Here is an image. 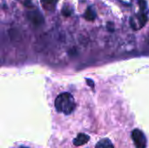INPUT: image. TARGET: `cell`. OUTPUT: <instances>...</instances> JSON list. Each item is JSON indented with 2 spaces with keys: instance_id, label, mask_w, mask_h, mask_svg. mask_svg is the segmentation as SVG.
Returning a JSON list of instances; mask_svg holds the SVG:
<instances>
[{
  "instance_id": "cell-1",
  "label": "cell",
  "mask_w": 149,
  "mask_h": 148,
  "mask_svg": "<svg viewBox=\"0 0 149 148\" xmlns=\"http://www.w3.org/2000/svg\"><path fill=\"white\" fill-rule=\"evenodd\" d=\"M54 105L58 113H62L65 115L71 114L76 107L74 98L69 92H63L59 94L56 98Z\"/></svg>"
},
{
  "instance_id": "cell-2",
  "label": "cell",
  "mask_w": 149,
  "mask_h": 148,
  "mask_svg": "<svg viewBox=\"0 0 149 148\" xmlns=\"http://www.w3.org/2000/svg\"><path fill=\"white\" fill-rule=\"evenodd\" d=\"M132 139L136 148L147 147V138L143 132L139 129H135L132 133Z\"/></svg>"
},
{
  "instance_id": "cell-3",
  "label": "cell",
  "mask_w": 149,
  "mask_h": 148,
  "mask_svg": "<svg viewBox=\"0 0 149 148\" xmlns=\"http://www.w3.org/2000/svg\"><path fill=\"white\" fill-rule=\"evenodd\" d=\"M27 17L29 18V20L34 24V25H41L44 23V17L43 15L40 13L39 10H32L28 12Z\"/></svg>"
},
{
  "instance_id": "cell-4",
  "label": "cell",
  "mask_w": 149,
  "mask_h": 148,
  "mask_svg": "<svg viewBox=\"0 0 149 148\" xmlns=\"http://www.w3.org/2000/svg\"><path fill=\"white\" fill-rule=\"evenodd\" d=\"M90 140V137L86 133H79L73 140V145L76 147H80L86 144Z\"/></svg>"
},
{
  "instance_id": "cell-5",
  "label": "cell",
  "mask_w": 149,
  "mask_h": 148,
  "mask_svg": "<svg viewBox=\"0 0 149 148\" xmlns=\"http://www.w3.org/2000/svg\"><path fill=\"white\" fill-rule=\"evenodd\" d=\"M58 0H41L43 7L47 10H53L55 9Z\"/></svg>"
},
{
  "instance_id": "cell-6",
  "label": "cell",
  "mask_w": 149,
  "mask_h": 148,
  "mask_svg": "<svg viewBox=\"0 0 149 148\" xmlns=\"http://www.w3.org/2000/svg\"><path fill=\"white\" fill-rule=\"evenodd\" d=\"M84 17L88 20V21H93L96 18V12L95 10L93 9V7H88L84 14Z\"/></svg>"
},
{
  "instance_id": "cell-7",
  "label": "cell",
  "mask_w": 149,
  "mask_h": 148,
  "mask_svg": "<svg viewBox=\"0 0 149 148\" xmlns=\"http://www.w3.org/2000/svg\"><path fill=\"white\" fill-rule=\"evenodd\" d=\"M96 148H114L113 143L111 142L110 140L108 139H103L101 140H100L97 145H96Z\"/></svg>"
},
{
  "instance_id": "cell-8",
  "label": "cell",
  "mask_w": 149,
  "mask_h": 148,
  "mask_svg": "<svg viewBox=\"0 0 149 148\" xmlns=\"http://www.w3.org/2000/svg\"><path fill=\"white\" fill-rule=\"evenodd\" d=\"M138 20H139V23H140V28H141L142 26H144L148 21V17L146 15V13L144 11H141L140 14H138Z\"/></svg>"
},
{
  "instance_id": "cell-9",
  "label": "cell",
  "mask_w": 149,
  "mask_h": 148,
  "mask_svg": "<svg viewBox=\"0 0 149 148\" xmlns=\"http://www.w3.org/2000/svg\"><path fill=\"white\" fill-rule=\"evenodd\" d=\"M62 14H63L65 17H69V16H71L72 11H71V10H70L69 8L65 7V8L62 9Z\"/></svg>"
},
{
  "instance_id": "cell-10",
  "label": "cell",
  "mask_w": 149,
  "mask_h": 148,
  "mask_svg": "<svg viewBox=\"0 0 149 148\" xmlns=\"http://www.w3.org/2000/svg\"><path fill=\"white\" fill-rule=\"evenodd\" d=\"M139 4L141 7V11H144L147 8V3L145 0H139Z\"/></svg>"
},
{
  "instance_id": "cell-11",
  "label": "cell",
  "mask_w": 149,
  "mask_h": 148,
  "mask_svg": "<svg viewBox=\"0 0 149 148\" xmlns=\"http://www.w3.org/2000/svg\"><path fill=\"white\" fill-rule=\"evenodd\" d=\"M24 3L25 6H28V7H32L33 6L32 3H31V0H25Z\"/></svg>"
},
{
  "instance_id": "cell-12",
  "label": "cell",
  "mask_w": 149,
  "mask_h": 148,
  "mask_svg": "<svg viewBox=\"0 0 149 148\" xmlns=\"http://www.w3.org/2000/svg\"><path fill=\"white\" fill-rule=\"evenodd\" d=\"M20 148H28V147H20Z\"/></svg>"
}]
</instances>
